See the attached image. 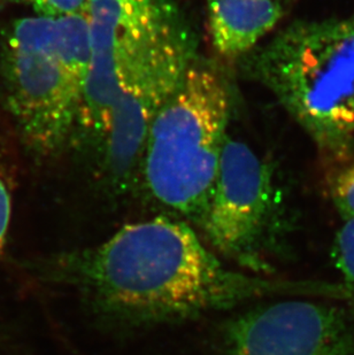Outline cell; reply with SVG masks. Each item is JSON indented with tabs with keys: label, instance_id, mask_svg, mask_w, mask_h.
Listing matches in <instances>:
<instances>
[{
	"label": "cell",
	"instance_id": "cell-16",
	"mask_svg": "<svg viewBox=\"0 0 354 355\" xmlns=\"http://www.w3.org/2000/svg\"><path fill=\"white\" fill-rule=\"evenodd\" d=\"M350 20H351L352 24L354 26V14L351 17H350Z\"/></svg>",
	"mask_w": 354,
	"mask_h": 355
},
{
	"label": "cell",
	"instance_id": "cell-13",
	"mask_svg": "<svg viewBox=\"0 0 354 355\" xmlns=\"http://www.w3.org/2000/svg\"><path fill=\"white\" fill-rule=\"evenodd\" d=\"M124 13L131 19H154L167 10L164 0H120Z\"/></svg>",
	"mask_w": 354,
	"mask_h": 355
},
{
	"label": "cell",
	"instance_id": "cell-17",
	"mask_svg": "<svg viewBox=\"0 0 354 355\" xmlns=\"http://www.w3.org/2000/svg\"><path fill=\"white\" fill-rule=\"evenodd\" d=\"M3 1H20V0H3Z\"/></svg>",
	"mask_w": 354,
	"mask_h": 355
},
{
	"label": "cell",
	"instance_id": "cell-15",
	"mask_svg": "<svg viewBox=\"0 0 354 355\" xmlns=\"http://www.w3.org/2000/svg\"><path fill=\"white\" fill-rule=\"evenodd\" d=\"M29 1H31V3H33V5H34L35 7H36L37 5H38V3H40V0H29Z\"/></svg>",
	"mask_w": 354,
	"mask_h": 355
},
{
	"label": "cell",
	"instance_id": "cell-11",
	"mask_svg": "<svg viewBox=\"0 0 354 355\" xmlns=\"http://www.w3.org/2000/svg\"><path fill=\"white\" fill-rule=\"evenodd\" d=\"M334 259L345 285L354 293V218L345 220L335 238Z\"/></svg>",
	"mask_w": 354,
	"mask_h": 355
},
{
	"label": "cell",
	"instance_id": "cell-1",
	"mask_svg": "<svg viewBox=\"0 0 354 355\" xmlns=\"http://www.w3.org/2000/svg\"><path fill=\"white\" fill-rule=\"evenodd\" d=\"M53 275L107 321H187L273 295L283 284L226 265L190 225L159 218L124 225L92 248L59 257Z\"/></svg>",
	"mask_w": 354,
	"mask_h": 355
},
{
	"label": "cell",
	"instance_id": "cell-4",
	"mask_svg": "<svg viewBox=\"0 0 354 355\" xmlns=\"http://www.w3.org/2000/svg\"><path fill=\"white\" fill-rule=\"evenodd\" d=\"M3 71L10 111L24 136L37 150H57L78 119L82 85L56 55V17L14 22Z\"/></svg>",
	"mask_w": 354,
	"mask_h": 355
},
{
	"label": "cell",
	"instance_id": "cell-5",
	"mask_svg": "<svg viewBox=\"0 0 354 355\" xmlns=\"http://www.w3.org/2000/svg\"><path fill=\"white\" fill-rule=\"evenodd\" d=\"M278 200L273 173L243 141L226 139L201 227L212 248L255 275L269 272L266 254Z\"/></svg>",
	"mask_w": 354,
	"mask_h": 355
},
{
	"label": "cell",
	"instance_id": "cell-10",
	"mask_svg": "<svg viewBox=\"0 0 354 355\" xmlns=\"http://www.w3.org/2000/svg\"><path fill=\"white\" fill-rule=\"evenodd\" d=\"M319 155L324 192L344 221L354 218V141Z\"/></svg>",
	"mask_w": 354,
	"mask_h": 355
},
{
	"label": "cell",
	"instance_id": "cell-2",
	"mask_svg": "<svg viewBox=\"0 0 354 355\" xmlns=\"http://www.w3.org/2000/svg\"><path fill=\"white\" fill-rule=\"evenodd\" d=\"M252 73L307 132L319 155L354 141V26L296 21L252 59Z\"/></svg>",
	"mask_w": 354,
	"mask_h": 355
},
{
	"label": "cell",
	"instance_id": "cell-12",
	"mask_svg": "<svg viewBox=\"0 0 354 355\" xmlns=\"http://www.w3.org/2000/svg\"><path fill=\"white\" fill-rule=\"evenodd\" d=\"M35 8L43 17H59L87 14L89 3L87 0H40Z\"/></svg>",
	"mask_w": 354,
	"mask_h": 355
},
{
	"label": "cell",
	"instance_id": "cell-8",
	"mask_svg": "<svg viewBox=\"0 0 354 355\" xmlns=\"http://www.w3.org/2000/svg\"><path fill=\"white\" fill-rule=\"evenodd\" d=\"M87 15L91 58L81 91L77 120L84 127L105 135L128 64L142 44L160 28L152 31H130L124 24L120 0L91 1Z\"/></svg>",
	"mask_w": 354,
	"mask_h": 355
},
{
	"label": "cell",
	"instance_id": "cell-9",
	"mask_svg": "<svg viewBox=\"0 0 354 355\" xmlns=\"http://www.w3.org/2000/svg\"><path fill=\"white\" fill-rule=\"evenodd\" d=\"M282 15L278 0H208L212 42L228 59L252 50L274 29Z\"/></svg>",
	"mask_w": 354,
	"mask_h": 355
},
{
	"label": "cell",
	"instance_id": "cell-14",
	"mask_svg": "<svg viewBox=\"0 0 354 355\" xmlns=\"http://www.w3.org/2000/svg\"><path fill=\"white\" fill-rule=\"evenodd\" d=\"M10 211L12 206L10 192L3 181H0V250L3 248L6 241L7 232L10 227Z\"/></svg>",
	"mask_w": 354,
	"mask_h": 355
},
{
	"label": "cell",
	"instance_id": "cell-7",
	"mask_svg": "<svg viewBox=\"0 0 354 355\" xmlns=\"http://www.w3.org/2000/svg\"><path fill=\"white\" fill-rule=\"evenodd\" d=\"M224 349V355H354V323L336 306L280 300L234 318Z\"/></svg>",
	"mask_w": 354,
	"mask_h": 355
},
{
	"label": "cell",
	"instance_id": "cell-3",
	"mask_svg": "<svg viewBox=\"0 0 354 355\" xmlns=\"http://www.w3.org/2000/svg\"><path fill=\"white\" fill-rule=\"evenodd\" d=\"M229 110L222 76L194 60L151 124L144 146V178L151 195L198 225L217 178Z\"/></svg>",
	"mask_w": 354,
	"mask_h": 355
},
{
	"label": "cell",
	"instance_id": "cell-6",
	"mask_svg": "<svg viewBox=\"0 0 354 355\" xmlns=\"http://www.w3.org/2000/svg\"><path fill=\"white\" fill-rule=\"evenodd\" d=\"M192 61L187 35L171 20L131 59L105 134L113 174L122 178L141 160L151 124L176 92Z\"/></svg>",
	"mask_w": 354,
	"mask_h": 355
}]
</instances>
